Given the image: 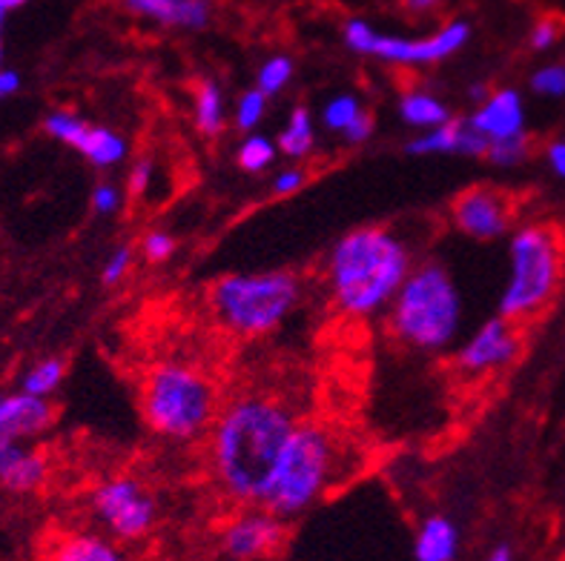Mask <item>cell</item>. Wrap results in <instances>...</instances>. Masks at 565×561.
I'll list each match as a JSON object with an SVG mask.
<instances>
[{"label": "cell", "instance_id": "obj_1", "mask_svg": "<svg viewBox=\"0 0 565 561\" xmlns=\"http://www.w3.org/2000/svg\"><path fill=\"white\" fill-rule=\"evenodd\" d=\"M301 421L287 401L253 392L230 401L213 424L215 482L238 505L262 507L287 441Z\"/></svg>", "mask_w": 565, "mask_h": 561}, {"label": "cell", "instance_id": "obj_2", "mask_svg": "<svg viewBox=\"0 0 565 561\" xmlns=\"http://www.w3.org/2000/svg\"><path fill=\"white\" fill-rule=\"evenodd\" d=\"M408 247L382 227H362L339 238L328 258V281L342 313L365 319L396 299L411 276Z\"/></svg>", "mask_w": 565, "mask_h": 561}, {"label": "cell", "instance_id": "obj_3", "mask_svg": "<svg viewBox=\"0 0 565 561\" xmlns=\"http://www.w3.org/2000/svg\"><path fill=\"white\" fill-rule=\"evenodd\" d=\"M391 333L405 347L419 353H439L451 347L462 321V299L451 272L443 263L425 261L411 270L396 299L387 306Z\"/></svg>", "mask_w": 565, "mask_h": 561}, {"label": "cell", "instance_id": "obj_4", "mask_svg": "<svg viewBox=\"0 0 565 561\" xmlns=\"http://www.w3.org/2000/svg\"><path fill=\"white\" fill-rule=\"evenodd\" d=\"M301 304V278L290 270L236 272L210 290V310L227 333L258 338L281 327Z\"/></svg>", "mask_w": 565, "mask_h": 561}, {"label": "cell", "instance_id": "obj_5", "mask_svg": "<svg viewBox=\"0 0 565 561\" xmlns=\"http://www.w3.org/2000/svg\"><path fill=\"white\" fill-rule=\"evenodd\" d=\"M143 421L167 439H199L215 424L218 396L207 376L184 362L152 364L141 384Z\"/></svg>", "mask_w": 565, "mask_h": 561}, {"label": "cell", "instance_id": "obj_6", "mask_svg": "<svg viewBox=\"0 0 565 561\" xmlns=\"http://www.w3.org/2000/svg\"><path fill=\"white\" fill-rule=\"evenodd\" d=\"M511 270L500 295L502 319L529 321L557 295L565 272V238L554 224H525L511 235Z\"/></svg>", "mask_w": 565, "mask_h": 561}, {"label": "cell", "instance_id": "obj_7", "mask_svg": "<svg viewBox=\"0 0 565 561\" xmlns=\"http://www.w3.org/2000/svg\"><path fill=\"white\" fill-rule=\"evenodd\" d=\"M339 450L322 424H299L287 441L267 496L262 501L279 519H296L330 490L337 478Z\"/></svg>", "mask_w": 565, "mask_h": 561}, {"label": "cell", "instance_id": "obj_8", "mask_svg": "<svg viewBox=\"0 0 565 561\" xmlns=\"http://www.w3.org/2000/svg\"><path fill=\"white\" fill-rule=\"evenodd\" d=\"M344 46L356 55L376 57L385 64L399 66H430L457 55L471 41V26L466 21H451L425 37L382 35L362 18H351L342 29Z\"/></svg>", "mask_w": 565, "mask_h": 561}, {"label": "cell", "instance_id": "obj_9", "mask_svg": "<svg viewBox=\"0 0 565 561\" xmlns=\"http://www.w3.org/2000/svg\"><path fill=\"white\" fill-rule=\"evenodd\" d=\"M89 513L115 541H141L158 521V501L136 476H109L89 493Z\"/></svg>", "mask_w": 565, "mask_h": 561}, {"label": "cell", "instance_id": "obj_10", "mask_svg": "<svg viewBox=\"0 0 565 561\" xmlns=\"http://www.w3.org/2000/svg\"><path fill=\"white\" fill-rule=\"evenodd\" d=\"M285 519L265 507L230 516L218 530V553L227 561H267L285 544Z\"/></svg>", "mask_w": 565, "mask_h": 561}, {"label": "cell", "instance_id": "obj_11", "mask_svg": "<svg viewBox=\"0 0 565 561\" xmlns=\"http://www.w3.org/2000/svg\"><path fill=\"white\" fill-rule=\"evenodd\" d=\"M451 220L473 241H494L514 224V201L497 186H471L454 198Z\"/></svg>", "mask_w": 565, "mask_h": 561}, {"label": "cell", "instance_id": "obj_12", "mask_svg": "<svg viewBox=\"0 0 565 561\" xmlns=\"http://www.w3.org/2000/svg\"><path fill=\"white\" fill-rule=\"evenodd\" d=\"M43 129L50 132V138L81 152L98 170H109L127 158V141L118 132L107 127H93L70 109H55V112L46 115Z\"/></svg>", "mask_w": 565, "mask_h": 561}, {"label": "cell", "instance_id": "obj_13", "mask_svg": "<svg viewBox=\"0 0 565 561\" xmlns=\"http://www.w3.org/2000/svg\"><path fill=\"white\" fill-rule=\"evenodd\" d=\"M516 356H520V333H516V324L497 315V319L486 321L471 335V342L459 349L457 367L462 373H468V376H480V373L509 367Z\"/></svg>", "mask_w": 565, "mask_h": 561}, {"label": "cell", "instance_id": "obj_14", "mask_svg": "<svg viewBox=\"0 0 565 561\" xmlns=\"http://www.w3.org/2000/svg\"><path fill=\"white\" fill-rule=\"evenodd\" d=\"M468 121L488 143L529 138L525 136V104L523 95L516 93V89H497V93H491Z\"/></svg>", "mask_w": 565, "mask_h": 561}, {"label": "cell", "instance_id": "obj_15", "mask_svg": "<svg viewBox=\"0 0 565 561\" xmlns=\"http://www.w3.org/2000/svg\"><path fill=\"white\" fill-rule=\"evenodd\" d=\"M52 424L50 398L0 392V450L41 435Z\"/></svg>", "mask_w": 565, "mask_h": 561}, {"label": "cell", "instance_id": "obj_16", "mask_svg": "<svg viewBox=\"0 0 565 561\" xmlns=\"http://www.w3.org/2000/svg\"><path fill=\"white\" fill-rule=\"evenodd\" d=\"M50 478V458L38 447L18 441L0 450V487L12 496L38 493Z\"/></svg>", "mask_w": 565, "mask_h": 561}, {"label": "cell", "instance_id": "obj_17", "mask_svg": "<svg viewBox=\"0 0 565 561\" xmlns=\"http://www.w3.org/2000/svg\"><path fill=\"white\" fill-rule=\"evenodd\" d=\"M41 561H124V553L98 530H57L43 544Z\"/></svg>", "mask_w": 565, "mask_h": 561}, {"label": "cell", "instance_id": "obj_18", "mask_svg": "<svg viewBox=\"0 0 565 561\" xmlns=\"http://www.w3.org/2000/svg\"><path fill=\"white\" fill-rule=\"evenodd\" d=\"M491 143L471 127V121H448L443 127L425 129L423 136L408 143L411 155H471L486 158Z\"/></svg>", "mask_w": 565, "mask_h": 561}, {"label": "cell", "instance_id": "obj_19", "mask_svg": "<svg viewBox=\"0 0 565 561\" xmlns=\"http://www.w3.org/2000/svg\"><path fill=\"white\" fill-rule=\"evenodd\" d=\"M124 7L143 21L175 29H204L213 18L210 0H124Z\"/></svg>", "mask_w": 565, "mask_h": 561}, {"label": "cell", "instance_id": "obj_20", "mask_svg": "<svg viewBox=\"0 0 565 561\" xmlns=\"http://www.w3.org/2000/svg\"><path fill=\"white\" fill-rule=\"evenodd\" d=\"M459 553V530L448 516H428L423 519L414 539L416 561H457Z\"/></svg>", "mask_w": 565, "mask_h": 561}, {"label": "cell", "instance_id": "obj_21", "mask_svg": "<svg viewBox=\"0 0 565 561\" xmlns=\"http://www.w3.org/2000/svg\"><path fill=\"white\" fill-rule=\"evenodd\" d=\"M399 115H402V121L408 123V127H419V129H434L451 121L448 107H445L437 95L428 93V89H411V93L402 95Z\"/></svg>", "mask_w": 565, "mask_h": 561}, {"label": "cell", "instance_id": "obj_22", "mask_svg": "<svg viewBox=\"0 0 565 561\" xmlns=\"http://www.w3.org/2000/svg\"><path fill=\"white\" fill-rule=\"evenodd\" d=\"M195 127L207 138H215L224 129V95L215 80H201L195 86Z\"/></svg>", "mask_w": 565, "mask_h": 561}, {"label": "cell", "instance_id": "obj_23", "mask_svg": "<svg viewBox=\"0 0 565 561\" xmlns=\"http://www.w3.org/2000/svg\"><path fill=\"white\" fill-rule=\"evenodd\" d=\"M313 118H310V112L305 107H296L294 112H290L287 127L281 129L279 150L285 152L287 158L299 161V158L310 155V150H313Z\"/></svg>", "mask_w": 565, "mask_h": 561}, {"label": "cell", "instance_id": "obj_24", "mask_svg": "<svg viewBox=\"0 0 565 561\" xmlns=\"http://www.w3.org/2000/svg\"><path fill=\"white\" fill-rule=\"evenodd\" d=\"M66 376V364L61 358H41L23 373L21 378V392L35 398H50L52 392L61 387Z\"/></svg>", "mask_w": 565, "mask_h": 561}, {"label": "cell", "instance_id": "obj_25", "mask_svg": "<svg viewBox=\"0 0 565 561\" xmlns=\"http://www.w3.org/2000/svg\"><path fill=\"white\" fill-rule=\"evenodd\" d=\"M294 72H296L294 57L273 55V57H267L265 64L258 66L256 86L267 95V98H273V95H279L281 89H285V86L294 80Z\"/></svg>", "mask_w": 565, "mask_h": 561}, {"label": "cell", "instance_id": "obj_26", "mask_svg": "<svg viewBox=\"0 0 565 561\" xmlns=\"http://www.w3.org/2000/svg\"><path fill=\"white\" fill-rule=\"evenodd\" d=\"M362 112H365V109H362L356 95H337V98L330 100L328 107H324L322 123L330 129V132L344 136V132H348V129L362 118Z\"/></svg>", "mask_w": 565, "mask_h": 561}, {"label": "cell", "instance_id": "obj_27", "mask_svg": "<svg viewBox=\"0 0 565 561\" xmlns=\"http://www.w3.org/2000/svg\"><path fill=\"white\" fill-rule=\"evenodd\" d=\"M236 161L244 172H265L276 161V143L265 136H247L238 147Z\"/></svg>", "mask_w": 565, "mask_h": 561}, {"label": "cell", "instance_id": "obj_28", "mask_svg": "<svg viewBox=\"0 0 565 561\" xmlns=\"http://www.w3.org/2000/svg\"><path fill=\"white\" fill-rule=\"evenodd\" d=\"M267 112V95L258 89V86H253V89H247V93L238 98L236 104V127L242 129V132H253V129L262 123V118H265Z\"/></svg>", "mask_w": 565, "mask_h": 561}, {"label": "cell", "instance_id": "obj_29", "mask_svg": "<svg viewBox=\"0 0 565 561\" xmlns=\"http://www.w3.org/2000/svg\"><path fill=\"white\" fill-rule=\"evenodd\" d=\"M531 89L543 98H565V64H545L531 75Z\"/></svg>", "mask_w": 565, "mask_h": 561}, {"label": "cell", "instance_id": "obj_30", "mask_svg": "<svg viewBox=\"0 0 565 561\" xmlns=\"http://www.w3.org/2000/svg\"><path fill=\"white\" fill-rule=\"evenodd\" d=\"M488 161L494 166H516L529 158V138H514V141H500L488 147Z\"/></svg>", "mask_w": 565, "mask_h": 561}, {"label": "cell", "instance_id": "obj_31", "mask_svg": "<svg viewBox=\"0 0 565 561\" xmlns=\"http://www.w3.org/2000/svg\"><path fill=\"white\" fill-rule=\"evenodd\" d=\"M141 252L147 261L161 263L175 252V241H172V235L164 233V229H152V233L143 235L141 241Z\"/></svg>", "mask_w": 565, "mask_h": 561}, {"label": "cell", "instance_id": "obj_32", "mask_svg": "<svg viewBox=\"0 0 565 561\" xmlns=\"http://www.w3.org/2000/svg\"><path fill=\"white\" fill-rule=\"evenodd\" d=\"M132 267V247H118L113 249V256L107 258L104 263V270H100V278H104V284L115 287L118 281H124V276L129 272Z\"/></svg>", "mask_w": 565, "mask_h": 561}, {"label": "cell", "instance_id": "obj_33", "mask_svg": "<svg viewBox=\"0 0 565 561\" xmlns=\"http://www.w3.org/2000/svg\"><path fill=\"white\" fill-rule=\"evenodd\" d=\"M557 41H559V26H557V23L548 21V18H545V21L534 23V29H531V37H529L531 50H534V52H548V50H554V46H557Z\"/></svg>", "mask_w": 565, "mask_h": 561}, {"label": "cell", "instance_id": "obj_34", "mask_svg": "<svg viewBox=\"0 0 565 561\" xmlns=\"http://www.w3.org/2000/svg\"><path fill=\"white\" fill-rule=\"evenodd\" d=\"M305 181H308V172L299 170V166H287L273 181V195H279V198L281 195H296L305 186Z\"/></svg>", "mask_w": 565, "mask_h": 561}, {"label": "cell", "instance_id": "obj_35", "mask_svg": "<svg viewBox=\"0 0 565 561\" xmlns=\"http://www.w3.org/2000/svg\"><path fill=\"white\" fill-rule=\"evenodd\" d=\"M121 190L115 184H98L93 190V209L98 215H113L121 206Z\"/></svg>", "mask_w": 565, "mask_h": 561}, {"label": "cell", "instance_id": "obj_36", "mask_svg": "<svg viewBox=\"0 0 565 561\" xmlns=\"http://www.w3.org/2000/svg\"><path fill=\"white\" fill-rule=\"evenodd\" d=\"M150 184H152V161L141 158V161H136V166L129 170L127 186L132 195H143V192L150 190Z\"/></svg>", "mask_w": 565, "mask_h": 561}, {"label": "cell", "instance_id": "obj_37", "mask_svg": "<svg viewBox=\"0 0 565 561\" xmlns=\"http://www.w3.org/2000/svg\"><path fill=\"white\" fill-rule=\"evenodd\" d=\"M371 136H373V118L371 112H362V118H359V121L353 123L342 138L344 143H353V147H356V143H365Z\"/></svg>", "mask_w": 565, "mask_h": 561}, {"label": "cell", "instance_id": "obj_38", "mask_svg": "<svg viewBox=\"0 0 565 561\" xmlns=\"http://www.w3.org/2000/svg\"><path fill=\"white\" fill-rule=\"evenodd\" d=\"M545 158H548V166H552L554 175H557V179H565V138H557V141L548 143Z\"/></svg>", "mask_w": 565, "mask_h": 561}, {"label": "cell", "instance_id": "obj_39", "mask_svg": "<svg viewBox=\"0 0 565 561\" xmlns=\"http://www.w3.org/2000/svg\"><path fill=\"white\" fill-rule=\"evenodd\" d=\"M21 89V75L9 66H0V100L12 98Z\"/></svg>", "mask_w": 565, "mask_h": 561}, {"label": "cell", "instance_id": "obj_40", "mask_svg": "<svg viewBox=\"0 0 565 561\" xmlns=\"http://www.w3.org/2000/svg\"><path fill=\"white\" fill-rule=\"evenodd\" d=\"M29 0H0V66H3V29H7V18L26 7Z\"/></svg>", "mask_w": 565, "mask_h": 561}, {"label": "cell", "instance_id": "obj_41", "mask_svg": "<svg viewBox=\"0 0 565 561\" xmlns=\"http://www.w3.org/2000/svg\"><path fill=\"white\" fill-rule=\"evenodd\" d=\"M443 3L445 0H402V7L414 14H428V12H434V9L443 7Z\"/></svg>", "mask_w": 565, "mask_h": 561}, {"label": "cell", "instance_id": "obj_42", "mask_svg": "<svg viewBox=\"0 0 565 561\" xmlns=\"http://www.w3.org/2000/svg\"><path fill=\"white\" fill-rule=\"evenodd\" d=\"M486 561H514V550H511L509 544H497V548L488 553Z\"/></svg>", "mask_w": 565, "mask_h": 561}, {"label": "cell", "instance_id": "obj_43", "mask_svg": "<svg viewBox=\"0 0 565 561\" xmlns=\"http://www.w3.org/2000/svg\"><path fill=\"white\" fill-rule=\"evenodd\" d=\"M488 95H491V89H488L486 84H473V86H471V98H473V100H480V104H482V100H486Z\"/></svg>", "mask_w": 565, "mask_h": 561}]
</instances>
